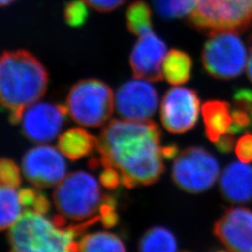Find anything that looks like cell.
Masks as SVG:
<instances>
[{
	"label": "cell",
	"mask_w": 252,
	"mask_h": 252,
	"mask_svg": "<svg viewBox=\"0 0 252 252\" xmlns=\"http://www.w3.org/2000/svg\"><path fill=\"white\" fill-rule=\"evenodd\" d=\"M138 249L143 252H172L178 250L175 235L168 229L156 226L148 230L138 244Z\"/></svg>",
	"instance_id": "ffe728a7"
},
{
	"label": "cell",
	"mask_w": 252,
	"mask_h": 252,
	"mask_svg": "<svg viewBox=\"0 0 252 252\" xmlns=\"http://www.w3.org/2000/svg\"><path fill=\"white\" fill-rule=\"evenodd\" d=\"M48 73L36 56L20 50L0 54V105L10 110V122H21L24 110L41 99Z\"/></svg>",
	"instance_id": "7a4b0ae2"
},
{
	"label": "cell",
	"mask_w": 252,
	"mask_h": 252,
	"mask_svg": "<svg viewBox=\"0 0 252 252\" xmlns=\"http://www.w3.org/2000/svg\"><path fill=\"white\" fill-rule=\"evenodd\" d=\"M100 220L99 215L77 225L63 228L54 220L27 210L10 228L9 241L11 251L20 252H77L79 242L75 237L82 234L89 226Z\"/></svg>",
	"instance_id": "3957f363"
},
{
	"label": "cell",
	"mask_w": 252,
	"mask_h": 252,
	"mask_svg": "<svg viewBox=\"0 0 252 252\" xmlns=\"http://www.w3.org/2000/svg\"><path fill=\"white\" fill-rule=\"evenodd\" d=\"M220 175L216 158L201 147H189L176 158L172 179L180 189L199 193L211 188Z\"/></svg>",
	"instance_id": "ba28073f"
},
{
	"label": "cell",
	"mask_w": 252,
	"mask_h": 252,
	"mask_svg": "<svg viewBox=\"0 0 252 252\" xmlns=\"http://www.w3.org/2000/svg\"><path fill=\"white\" fill-rule=\"evenodd\" d=\"M200 99L197 93L185 87L167 91L161 104V121L171 134H184L197 123Z\"/></svg>",
	"instance_id": "9c48e42d"
},
{
	"label": "cell",
	"mask_w": 252,
	"mask_h": 252,
	"mask_svg": "<svg viewBox=\"0 0 252 252\" xmlns=\"http://www.w3.org/2000/svg\"><path fill=\"white\" fill-rule=\"evenodd\" d=\"M154 9L162 18H181L189 15L195 8L197 0H153Z\"/></svg>",
	"instance_id": "603a6c76"
},
{
	"label": "cell",
	"mask_w": 252,
	"mask_h": 252,
	"mask_svg": "<svg viewBox=\"0 0 252 252\" xmlns=\"http://www.w3.org/2000/svg\"><path fill=\"white\" fill-rule=\"evenodd\" d=\"M161 138L152 120H112L97 138L100 163L116 169L127 188L153 184L164 172Z\"/></svg>",
	"instance_id": "6da1fadb"
},
{
	"label": "cell",
	"mask_w": 252,
	"mask_h": 252,
	"mask_svg": "<svg viewBox=\"0 0 252 252\" xmlns=\"http://www.w3.org/2000/svg\"><path fill=\"white\" fill-rule=\"evenodd\" d=\"M99 180L100 183L109 189H116L122 183L120 173L112 167H105L100 175Z\"/></svg>",
	"instance_id": "f1b7e54d"
},
{
	"label": "cell",
	"mask_w": 252,
	"mask_h": 252,
	"mask_svg": "<svg viewBox=\"0 0 252 252\" xmlns=\"http://www.w3.org/2000/svg\"><path fill=\"white\" fill-rule=\"evenodd\" d=\"M16 189L0 183V231L10 229L23 214Z\"/></svg>",
	"instance_id": "d6986e66"
},
{
	"label": "cell",
	"mask_w": 252,
	"mask_h": 252,
	"mask_svg": "<svg viewBox=\"0 0 252 252\" xmlns=\"http://www.w3.org/2000/svg\"><path fill=\"white\" fill-rule=\"evenodd\" d=\"M100 221L105 228H112L117 224L119 220L116 212V202L115 199L110 196H105L100 206Z\"/></svg>",
	"instance_id": "484cf974"
},
{
	"label": "cell",
	"mask_w": 252,
	"mask_h": 252,
	"mask_svg": "<svg viewBox=\"0 0 252 252\" xmlns=\"http://www.w3.org/2000/svg\"><path fill=\"white\" fill-rule=\"evenodd\" d=\"M67 113L62 105L36 102L24 110L20 122L24 135L36 143L50 142L59 135Z\"/></svg>",
	"instance_id": "8fae6325"
},
{
	"label": "cell",
	"mask_w": 252,
	"mask_h": 252,
	"mask_svg": "<svg viewBox=\"0 0 252 252\" xmlns=\"http://www.w3.org/2000/svg\"><path fill=\"white\" fill-rule=\"evenodd\" d=\"M126 23L128 30L135 36H143L153 32L150 6L143 0L133 2L126 10Z\"/></svg>",
	"instance_id": "44dd1931"
},
{
	"label": "cell",
	"mask_w": 252,
	"mask_h": 252,
	"mask_svg": "<svg viewBox=\"0 0 252 252\" xmlns=\"http://www.w3.org/2000/svg\"><path fill=\"white\" fill-rule=\"evenodd\" d=\"M21 181V172L17 164L7 158L0 159V183L18 188Z\"/></svg>",
	"instance_id": "d4e9b609"
},
{
	"label": "cell",
	"mask_w": 252,
	"mask_h": 252,
	"mask_svg": "<svg viewBox=\"0 0 252 252\" xmlns=\"http://www.w3.org/2000/svg\"><path fill=\"white\" fill-rule=\"evenodd\" d=\"M32 207H33L34 211L45 215L46 213L49 211L51 205H50V202H49V200L47 199L45 195L38 192L36 200L34 202V205Z\"/></svg>",
	"instance_id": "836d02e7"
},
{
	"label": "cell",
	"mask_w": 252,
	"mask_h": 252,
	"mask_svg": "<svg viewBox=\"0 0 252 252\" xmlns=\"http://www.w3.org/2000/svg\"><path fill=\"white\" fill-rule=\"evenodd\" d=\"M232 118L233 122L228 132L230 134H238L245 129L252 127V117L248 111L242 108H235L232 110Z\"/></svg>",
	"instance_id": "4316f807"
},
{
	"label": "cell",
	"mask_w": 252,
	"mask_h": 252,
	"mask_svg": "<svg viewBox=\"0 0 252 252\" xmlns=\"http://www.w3.org/2000/svg\"><path fill=\"white\" fill-rule=\"evenodd\" d=\"M66 108L73 121L84 127L104 126L115 108V95L110 87L97 80L77 82L66 97Z\"/></svg>",
	"instance_id": "5b68a950"
},
{
	"label": "cell",
	"mask_w": 252,
	"mask_h": 252,
	"mask_svg": "<svg viewBox=\"0 0 252 252\" xmlns=\"http://www.w3.org/2000/svg\"><path fill=\"white\" fill-rule=\"evenodd\" d=\"M223 197L232 203H247L252 200V166L243 162L227 165L220 180Z\"/></svg>",
	"instance_id": "9a60e30c"
},
{
	"label": "cell",
	"mask_w": 252,
	"mask_h": 252,
	"mask_svg": "<svg viewBox=\"0 0 252 252\" xmlns=\"http://www.w3.org/2000/svg\"><path fill=\"white\" fill-rule=\"evenodd\" d=\"M248 54L242 39L235 32L210 34L202 53L203 65L210 76L229 81L244 72Z\"/></svg>",
	"instance_id": "52a82bcc"
},
{
	"label": "cell",
	"mask_w": 252,
	"mask_h": 252,
	"mask_svg": "<svg viewBox=\"0 0 252 252\" xmlns=\"http://www.w3.org/2000/svg\"><path fill=\"white\" fill-rule=\"evenodd\" d=\"M37 193L35 189H21L19 191V199L22 204V206L25 207H32L34 205V202L36 200Z\"/></svg>",
	"instance_id": "d6a6232c"
},
{
	"label": "cell",
	"mask_w": 252,
	"mask_h": 252,
	"mask_svg": "<svg viewBox=\"0 0 252 252\" xmlns=\"http://www.w3.org/2000/svg\"><path fill=\"white\" fill-rule=\"evenodd\" d=\"M103 199L97 180L84 171L66 175L54 192L59 214L73 221H86L98 216Z\"/></svg>",
	"instance_id": "277c9868"
},
{
	"label": "cell",
	"mask_w": 252,
	"mask_h": 252,
	"mask_svg": "<svg viewBox=\"0 0 252 252\" xmlns=\"http://www.w3.org/2000/svg\"><path fill=\"white\" fill-rule=\"evenodd\" d=\"M213 233L230 252H252V210L227 209L213 227Z\"/></svg>",
	"instance_id": "4fadbf2b"
},
{
	"label": "cell",
	"mask_w": 252,
	"mask_h": 252,
	"mask_svg": "<svg viewBox=\"0 0 252 252\" xmlns=\"http://www.w3.org/2000/svg\"><path fill=\"white\" fill-rule=\"evenodd\" d=\"M179 153V147L176 144L168 145L165 147H162V157L166 159H173Z\"/></svg>",
	"instance_id": "e575fe53"
},
{
	"label": "cell",
	"mask_w": 252,
	"mask_h": 252,
	"mask_svg": "<svg viewBox=\"0 0 252 252\" xmlns=\"http://www.w3.org/2000/svg\"><path fill=\"white\" fill-rule=\"evenodd\" d=\"M202 115L205 124V132L211 142L226 133L232 125V110L228 102L221 100H209L202 106Z\"/></svg>",
	"instance_id": "2e32d148"
},
{
	"label": "cell",
	"mask_w": 252,
	"mask_h": 252,
	"mask_svg": "<svg viewBox=\"0 0 252 252\" xmlns=\"http://www.w3.org/2000/svg\"><path fill=\"white\" fill-rule=\"evenodd\" d=\"M23 174L38 188H50L59 184L66 176L63 153L47 145L29 150L23 158Z\"/></svg>",
	"instance_id": "30bf717a"
},
{
	"label": "cell",
	"mask_w": 252,
	"mask_h": 252,
	"mask_svg": "<svg viewBox=\"0 0 252 252\" xmlns=\"http://www.w3.org/2000/svg\"><path fill=\"white\" fill-rule=\"evenodd\" d=\"M159 105L156 89L145 80L135 78L126 81L116 92L115 109L119 116L126 120H150Z\"/></svg>",
	"instance_id": "7c38bea8"
},
{
	"label": "cell",
	"mask_w": 252,
	"mask_h": 252,
	"mask_svg": "<svg viewBox=\"0 0 252 252\" xmlns=\"http://www.w3.org/2000/svg\"><path fill=\"white\" fill-rule=\"evenodd\" d=\"M81 252H126V246L116 234L98 232L87 234L79 242Z\"/></svg>",
	"instance_id": "7402d4cb"
},
{
	"label": "cell",
	"mask_w": 252,
	"mask_h": 252,
	"mask_svg": "<svg viewBox=\"0 0 252 252\" xmlns=\"http://www.w3.org/2000/svg\"><path fill=\"white\" fill-rule=\"evenodd\" d=\"M15 0H0V7H5L13 3Z\"/></svg>",
	"instance_id": "8d00e7d4"
},
{
	"label": "cell",
	"mask_w": 252,
	"mask_h": 252,
	"mask_svg": "<svg viewBox=\"0 0 252 252\" xmlns=\"http://www.w3.org/2000/svg\"><path fill=\"white\" fill-rule=\"evenodd\" d=\"M235 108H242L246 111L252 109V90L239 89L234 93Z\"/></svg>",
	"instance_id": "4dcf8cb0"
},
{
	"label": "cell",
	"mask_w": 252,
	"mask_h": 252,
	"mask_svg": "<svg viewBox=\"0 0 252 252\" xmlns=\"http://www.w3.org/2000/svg\"><path fill=\"white\" fill-rule=\"evenodd\" d=\"M189 24L209 35L239 33L252 26V0H197Z\"/></svg>",
	"instance_id": "8992f818"
},
{
	"label": "cell",
	"mask_w": 252,
	"mask_h": 252,
	"mask_svg": "<svg viewBox=\"0 0 252 252\" xmlns=\"http://www.w3.org/2000/svg\"><path fill=\"white\" fill-rule=\"evenodd\" d=\"M97 148V138L81 128H73L59 136L58 149L63 156L77 161Z\"/></svg>",
	"instance_id": "e0dca14e"
},
{
	"label": "cell",
	"mask_w": 252,
	"mask_h": 252,
	"mask_svg": "<svg viewBox=\"0 0 252 252\" xmlns=\"http://www.w3.org/2000/svg\"><path fill=\"white\" fill-rule=\"evenodd\" d=\"M166 53L164 41L153 32L139 36L130 54L135 78L153 82L162 81V62Z\"/></svg>",
	"instance_id": "5bb4252c"
},
{
	"label": "cell",
	"mask_w": 252,
	"mask_h": 252,
	"mask_svg": "<svg viewBox=\"0 0 252 252\" xmlns=\"http://www.w3.org/2000/svg\"><path fill=\"white\" fill-rule=\"evenodd\" d=\"M85 3L99 12H110L122 6L126 0H83Z\"/></svg>",
	"instance_id": "f546056e"
},
{
	"label": "cell",
	"mask_w": 252,
	"mask_h": 252,
	"mask_svg": "<svg viewBox=\"0 0 252 252\" xmlns=\"http://www.w3.org/2000/svg\"><path fill=\"white\" fill-rule=\"evenodd\" d=\"M235 154L240 162H252V134L242 135L235 144Z\"/></svg>",
	"instance_id": "83f0119b"
},
{
	"label": "cell",
	"mask_w": 252,
	"mask_h": 252,
	"mask_svg": "<svg viewBox=\"0 0 252 252\" xmlns=\"http://www.w3.org/2000/svg\"><path fill=\"white\" fill-rule=\"evenodd\" d=\"M87 4L83 0H71L63 9V18L72 27H81L88 18Z\"/></svg>",
	"instance_id": "cb8c5ba5"
},
{
	"label": "cell",
	"mask_w": 252,
	"mask_h": 252,
	"mask_svg": "<svg viewBox=\"0 0 252 252\" xmlns=\"http://www.w3.org/2000/svg\"><path fill=\"white\" fill-rule=\"evenodd\" d=\"M192 61L189 55L180 50H171L162 62V76L172 85H181L190 79Z\"/></svg>",
	"instance_id": "ac0fdd59"
},
{
	"label": "cell",
	"mask_w": 252,
	"mask_h": 252,
	"mask_svg": "<svg viewBox=\"0 0 252 252\" xmlns=\"http://www.w3.org/2000/svg\"><path fill=\"white\" fill-rule=\"evenodd\" d=\"M247 73H248V77H249L250 81L252 82V47L251 49L249 61H248V65H247Z\"/></svg>",
	"instance_id": "d590c367"
},
{
	"label": "cell",
	"mask_w": 252,
	"mask_h": 252,
	"mask_svg": "<svg viewBox=\"0 0 252 252\" xmlns=\"http://www.w3.org/2000/svg\"><path fill=\"white\" fill-rule=\"evenodd\" d=\"M234 135L230 133H226L223 135H221L216 142L217 149L222 153H230L234 149Z\"/></svg>",
	"instance_id": "1f68e13d"
}]
</instances>
